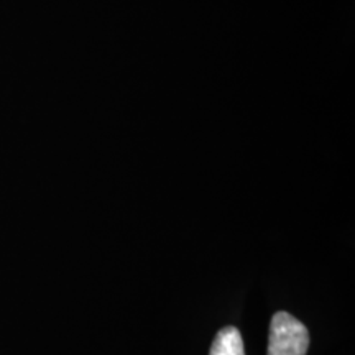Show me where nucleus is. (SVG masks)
I'll list each match as a JSON object with an SVG mask.
<instances>
[{
    "label": "nucleus",
    "instance_id": "obj_2",
    "mask_svg": "<svg viewBox=\"0 0 355 355\" xmlns=\"http://www.w3.org/2000/svg\"><path fill=\"white\" fill-rule=\"evenodd\" d=\"M209 355H245L241 331L234 326H225L212 340Z\"/></svg>",
    "mask_w": 355,
    "mask_h": 355
},
{
    "label": "nucleus",
    "instance_id": "obj_1",
    "mask_svg": "<svg viewBox=\"0 0 355 355\" xmlns=\"http://www.w3.org/2000/svg\"><path fill=\"white\" fill-rule=\"evenodd\" d=\"M308 349V327L286 311L275 313L270 322L266 355H306Z\"/></svg>",
    "mask_w": 355,
    "mask_h": 355
}]
</instances>
